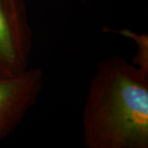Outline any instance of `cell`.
I'll list each match as a JSON object with an SVG mask.
<instances>
[{"mask_svg": "<svg viewBox=\"0 0 148 148\" xmlns=\"http://www.w3.org/2000/svg\"><path fill=\"white\" fill-rule=\"evenodd\" d=\"M87 148L148 147V71L119 56L97 66L82 113Z\"/></svg>", "mask_w": 148, "mask_h": 148, "instance_id": "6da1fadb", "label": "cell"}, {"mask_svg": "<svg viewBox=\"0 0 148 148\" xmlns=\"http://www.w3.org/2000/svg\"><path fill=\"white\" fill-rule=\"evenodd\" d=\"M33 33L23 0H0V76L29 69Z\"/></svg>", "mask_w": 148, "mask_h": 148, "instance_id": "7a4b0ae2", "label": "cell"}, {"mask_svg": "<svg viewBox=\"0 0 148 148\" xmlns=\"http://www.w3.org/2000/svg\"><path fill=\"white\" fill-rule=\"evenodd\" d=\"M40 69L32 68L15 76H0V141L20 125L40 95Z\"/></svg>", "mask_w": 148, "mask_h": 148, "instance_id": "3957f363", "label": "cell"}, {"mask_svg": "<svg viewBox=\"0 0 148 148\" xmlns=\"http://www.w3.org/2000/svg\"><path fill=\"white\" fill-rule=\"evenodd\" d=\"M123 36L131 38L137 45V54L132 64L138 68L148 71V36L147 34H137L126 29L118 32Z\"/></svg>", "mask_w": 148, "mask_h": 148, "instance_id": "277c9868", "label": "cell"}]
</instances>
